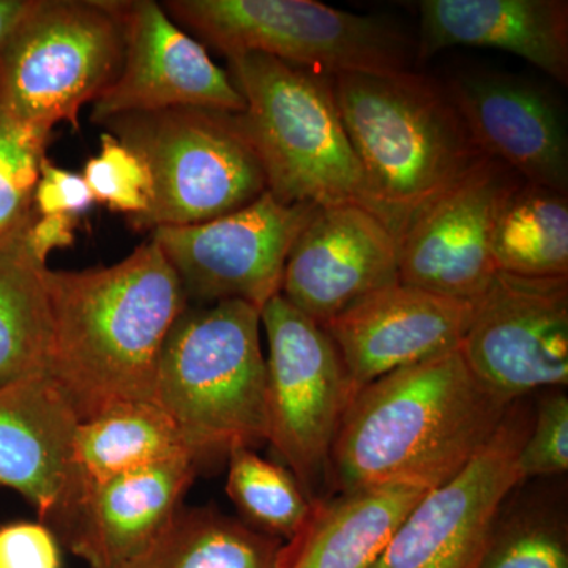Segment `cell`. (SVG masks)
<instances>
[{
	"mask_svg": "<svg viewBox=\"0 0 568 568\" xmlns=\"http://www.w3.org/2000/svg\"><path fill=\"white\" fill-rule=\"evenodd\" d=\"M227 61L245 99L242 121L263 163L267 192L284 204L362 207L361 168L332 77L264 54Z\"/></svg>",
	"mask_w": 568,
	"mask_h": 568,
	"instance_id": "obj_5",
	"label": "cell"
},
{
	"mask_svg": "<svg viewBox=\"0 0 568 568\" xmlns=\"http://www.w3.org/2000/svg\"><path fill=\"white\" fill-rule=\"evenodd\" d=\"M418 13L420 62L447 48H491L568 82L566 0H424Z\"/></svg>",
	"mask_w": 568,
	"mask_h": 568,
	"instance_id": "obj_20",
	"label": "cell"
},
{
	"mask_svg": "<svg viewBox=\"0 0 568 568\" xmlns=\"http://www.w3.org/2000/svg\"><path fill=\"white\" fill-rule=\"evenodd\" d=\"M93 203L95 200L82 175L55 166L48 156L41 162L33 192V209L39 215L77 216L89 211Z\"/></svg>",
	"mask_w": 568,
	"mask_h": 568,
	"instance_id": "obj_32",
	"label": "cell"
},
{
	"mask_svg": "<svg viewBox=\"0 0 568 568\" xmlns=\"http://www.w3.org/2000/svg\"><path fill=\"white\" fill-rule=\"evenodd\" d=\"M155 405L197 465L267 443L260 310L242 301L186 306L164 339Z\"/></svg>",
	"mask_w": 568,
	"mask_h": 568,
	"instance_id": "obj_4",
	"label": "cell"
},
{
	"mask_svg": "<svg viewBox=\"0 0 568 568\" xmlns=\"http://www.w3.org/2000/svg\"><path fill=\"white\" fill-rule=\"evenodd\" d=\"M532 416L521 402L465 469L416 504L373 568H476L511 491Z\"/></svg>",
	"mask_w": 568,
	"mask_h": 568,
	"instance_id": "obj_12",
	"label": "cell"
},
{
	"mask_svg": "<svg viewBox=\"0 0 568 568\" xmlns=\"http://www.w3.org/2000/svg\"><path fill=\"white\" fill-rule=\"evenodd\" d=\"M125 33L115 0H33L0 48V108L20 121L80 129L118 77Z\"/></svg>",
	"mask_w": 568,
	"mask_h": 568,
	"instance_id": "obj_8",
	"label": "cell"
},
{
	"mask_svg": "<svg viewBox=\"0 0 568 568\" xmlns=\"http://www.w3.org/2000/svg\"><path fill=\"white\" fill-rule=\"evenodd\" d=\"M179 457L192 455L173 422L155 403L115 406L77 426L71 447L73 491Z\"/></svg>",
	"mask_w": 568,
	"mask_h": 568,
	"instance_id": "obj_23",
	"label": "cell"
},
{
	"mask_svg": "<svg viewBox=\"0 0 568 568\" xmlns=\"http://www.w3.org/2000/svg\"><path fill=\"white\" fill-rule=\"evenodd\" d=\"M32 3L33 0H0V48L31 10Z\"/></svg>",
	"mask_w": 568,
	"mask_h": 568,
	"instance_id": "obj_34",
	"label": "cell"
},
{
	"mask_svg": "<svg viewBox=\"0 0 568 568\" xmlns=\"http://www.w3.org/2000/svg\"><path fill=\"white\" fill-rule=\"evenodd\" d=\"M466 364L506 405L568 386V276L497 272L474 301L462 345Z\"/></svg>",
	"mask_w": 568,
	"mask_h": 568,
	"instance_id": "obj_11",
	"label": "cell"
},
{
	"mask_svg": "<svg viewBox=\"0 0 568 568\" xmlns=\"http://www.w3.org/2000/svg\"><path fill=\"white\" fill-rule=\"evenodd\" d=\"M77 216L39 215L29 224L28 241L33 254L47 264L48 256L54 250L69 248L74 242Z\"/></svg>",
	"mask_w": 568,
	"mask_h": 568,
	"instance_id": "obj_33",
	"label": "cell"
},
{
	"mask_svg": "<svg viewBox=\"0 0 568 568\" xmlns=\"http://www.w3.org/2000/svg\"><path fill=\"white\" fill-rule=\"evenodd\" d=\"M426 493L379 487L316 500L302 529L283 541L276 568H373Z\"/></svg>",
	"mask_w": 568,
	"mask_h": 568,
	"instance_id": "obj_21",
	"label": "cell"
},
{
	"mask_svg": "<svg viewBox=\"0 0 568 568\" xmlns=\"http://www.w3.org/2000/svg\"><path fill=\"white\" fill-rule=\"evenodd\" d=\"M100 142L99 155L89 159L82 174L95 203L126 213L129 220L148 212L153 197L148 164L111 133H103Z\"/></svg>",
	"mask_w": 568,
	"mask_h": 568,
	"instance_id": "obj_29",
	"label": "cell"
},
{
	"mask_svg": "<svg viewBox=\"0 0 568 568\" xmlns=\"http://www.w3.org/2000/svg\"><path fill=\"white\" fill-rule=\"evenodd\" d=\"M491 253L504 274L568 276L567 194L519 183L497 216Z\"/></svg>",
	"mask_w": 568,
	"mask_h": 568,
	"instance_id": "obj_25",
	"label": "cell"
},
{
	"mask_svg": "<svg viewBox=\"0 0 568 568\" xmlns=\"http://www.w3.org/2000/svg\"><path fill=\"white\" fill-rule=\"evenodd\" d=\"M80 424L48 376L0 387V487L14 489L50 523L74 487V432Z\"/></svg>",
	"mask_w": 568,
	"mask_h": 568,
	"instance_id": "obj_19",
	"label": "cell"
},
{
	"mask_svg": "<svg viewBox=\"0 0 568 568\" xmlns=\"http://www.w3.org/2000/svg\"><path fill=\"white\" fill-rule=\"evenodd\" d=\"M163 9L227 59L264 54L328 77L394 73L413 59L392 22L315 0H170Z\"/></svg>",
	"mask_w": 568,
	"mask_h": 568,
	"instance_id": "obj_7",
	"label": "cell"
},
{
	"mask_svg": "<svg viewBox=\"0 0 568 568\" xmlns=\"http://www.w3.org/2000/svg\"><path fill=\"white\" fill-rule=\"evenodd\" d=\"M283 541L213 508H183L121 568H276Z\"/></svg>",
	"mask_w": 568,
	"mask_h": 568,
	"instance_id": "obj_24",
	"label": "cell"
},
{
	"mask_svg": "<svg viewBox=\"0 0 568 568\" xmlns=\"http://www.w3.org/2000/svg\"><path fill=\"white\" fill-rule=\"evenodd\" d=\"M446 85L485 156L523 182L567 194L566 121L551 93L500 73H463Z\"/></svg>",
	"mask_w": 568,
	"mask_h": 568,
	"instance_id": "obj_18",
	"label": "cell"
},
{
	"mask_svg": "<svg viewBox=\"0 0 568 568\" xmlns=\"http://www.w3.org/2000/svg\"><path fill=\"white\" fill-rule=\"evenodd\" d=\"M361 168L362 207L402 242L436 200L487 156L447 85L410 70L332 77Z\"/></svg>",
	"mask_w": 568,
	"mask_h": 568,
	"instance_id": "obj_3",
	"label": "cell"
},
{
	"mask_svg": "<svg viewBox=\"0 0 568 568\" xmlns=\"http://www.w3.org/2000/svg\"><path fill=\"white\" fill-rule=\"evenodd\" d=\"M399 283L398 242L361 205L320 209L284 265L282 294L315 323H331L355 302Z\"/></svg>",
	"mask_w": 568,
	"mask_h": 568,
	"instance_id": "obj_15",
	"label": "cell"
},
{
	"mask_svg": "<svg viewBox=\"0 0 568 568\" xmlns=\"http://www.w3.org/2000/svg\"><path fill=\"white\" fill-rule=\"evenodd\" d=\"M51 130L0 108V237L36 215L33 192Z\"/></svg>",
	"mask_w": 568,
	"mask_h": 568,
	"instance_id": "obj_28",
	"label": "cell"
},
{
	"mask_svg": "<svg viewBox=\"0 0 568 568\" xmlns=\"http://www.w3.org/2000/svg\"><path fill=\"white\" fill-rule=\"evenodd\" d=\"M320 209L284 204L265 192L211 222L155 227L151 239L173 265L186 298L207 305L242 301L261 312L282 293L291 248Z\"/></svg>",
	"mask_w": 568,
	"mask_h": 568,
	"instance_id": "obj_10",
	"label": "cell"
},
{
	"mask_svg": "<svg viewBox=\"0 0 568 568\" xmlns=\"http://www.w3.org/2000/svg\"><path fill=\"white\" fill-rule=\"evenodd\" d=\"M123 22L125 51L115 80L93 102L97 125L132 112L203 108L242 114L244 95L230 73L179 28L162 3L115 2Z\"/></svg>",
	"mask_w": 568,
	"mask_h": 568,
	"instance_id": "obj_13",
	"label": "cell"
},
{
	"mask_svg": "<svg viewBox=\"0 0 568 568\" xmlns=\"http://www.w3.org/2000/svg\"><path fill=\"white\" fill-rule=\"evenodd\" d=\"M474 302L396 283L355 302L324 325L355 390L373 381L458 349Z\"/></svg>",
	"mask_w": 568,
	"mask_h": 568,
	"instance_id": "obj_17",
	"label": "cell"
},
{
	"mask_svg": "<svg viewBox=\"0 0 568 568\" xmlns=\"http://www.w3.org/2000/svg\"><path fill=\"white\" fill-rule=\"evenodd\" d=\"M226 493L253 529L287 541L312 515L315 503L287 467L261 458L253 448L227 455Z\"/></svg>",
	"mask_w": 568,
	"mask_h": 568,
	"instance_id": "obj_26",
	"label": "cell"
},
{
	"mask_svg": "<svg viewBox=\"0 0 568 568\" xmlns=\"http://www.w3.org/2000/svg\"><path fill=\"white\" fill-rule=\"evenodd\" d=\"M521 179L485 159L409 227L398 245L399 283L474 302L497 274L493 234L497 216Z\"/></svg>",
	"mask_w": 568,
	"mask_h": 568,
	"instance_id": "obj_14",
	"label": "cell"
},
{
	"mask_svg": "<svg viewBox=\"0 0 568 568\" xmlns=\"http://www.w3.org/2000/svg\"><path fill=\"white\" fill-rule=\"evenodd\" d=\"M261 325L268 343L267 443L316 503L331 484L332 448L357 390L323 325L282 294L261 310Z\"/></svg>",
	"mask_w": 568,
	"mask_h": 568,
	"instance_id": "obj_9",
	"label": "cell"
},
{
	"mask_svg": "<svg viewBox=\"0 0 568 568\" xmlns=\"http://www.w3.org/2000/svg\"><path fill=\"white\" fill-rule=\"evenodd\" d=\"M51 351L47 376L85 422L126 403H155L164 339L189 306L162 248L149 239L121 263L47 267Z\"/></svg>",
	"mask_w": 568,
	"mask_h": 568,
	"instance_id": "obj_1",
	"label": "cell"
},
{
	"mask_svg": "<svg viewBox=\"0 0 568 568\" xmlns=\"http://www.w3.org/2000/svg\"><path fill=\"white\" fill-rule=\"evenodd\" d=\"M507 514L500 510L476 568H568L562 514L537 506Z\"/></svg>",
	"mask_w": 568,
	"mask_h": 568,
	"instance_id": "obj_27",
	"label": "cell"
},
{
	"mask_svg": "<svg viewBox=\"0 0 568 568\" xmlns=\"http://www.w3.org/2000/svg\"><path fill=\"white\" fill-rule=\"evenodd\" d=\"M518 469L523 481L567 474L568 398L560 388L538 406L518 454Z\"/></svg>",
	"mask_w": 568,
	"mask_h": 568,
	"instance_id": "obj_30",
	"label": "cell"
},
{
	"mask_svg": "<svg viewBox=\"0 0 568 568\" xmlns=\"http://www.w3.org/2000/svg\"><path fill=\"white\" fill-rule=\"evenodd\" d=\"M102 126L151 171L152 204L129 220L134 230L211 222L267 192L242 114L173 108L118 115Z\"/></svg>",
	"mask_w": 568,
	"mask_h": 568,
	"instance_id": "obj_6",
	"label": "cell"
},
{
	"mask_svg": "<svg viewBox=\"0 0 568 568\" xmlns=\"http://www.w3.org/2000/svg\"><path fill=\"white\" fill-rule=\"evenodd\" d=\"M196 470L192 457H179L82 485L51 519V530L89 567L121 568L173 521Z\"/></svg>",
	"mask_w": 568,
	"mask_h": 568,
	"instance_id": "obj_16",
	"label": "cell"
},
{
	"mask_svg": "<svg viewBox=\"0 0 568 568\" xmlns=\"http://www.w3.org/2000/svg\"><path fill=\"white\" fill-rule=\"evenodd\" d=\"M36 215L0 237V387L47 376L50 362L47 264L33 254L28 241Z\"/></svg>",
	"mask_w": 568,
	"mask_h": 568,
	"instance_id": "obj_22",
	"label": "cell"
},
{
	"mask_svg": "<svg viewBox=\"0 0 568 568\" xmlns=\"http://www.w3.org/2000/svg\"><path fill=\"white\" fill-rule=\"evenodd\" d=\"M0 568H62L58 537L41 523L0 526Z\"/></svg>",
	"mask_w": 568,
	"mask_h": 568,
	"instance_id": "obj_31",
	"label": "cell"
},
{
	"mask_svg": "<svg viewBox=\"0 0 568 568\" xmlns=\"http://www.w3.org/2000/svg\"><path fill=\"white\" fill-rule=\"evenodd\" d=\"M510 406L478 381L459 347L395 369L355 394L332 448V487L439 488L491 439Z\"/></svg>",
	"mask_w": 568,
	"mask_h": 568,
	"instance_id": "obj_2",
	"label": "cell"
}]
</instances>
